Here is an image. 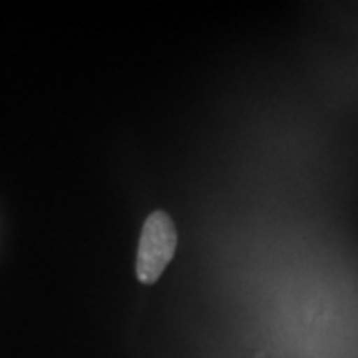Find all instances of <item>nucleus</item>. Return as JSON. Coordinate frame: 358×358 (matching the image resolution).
Returning <instances> with one entry per match:
<instances>
[{"mask_svg": "<svg viewBox=\"0 0 358 358\" xmlns=\"http://www.w3.org/2000/svg\"><path fill=\"white\" fill-rule=\"evenodd\" d=\"M178 247V231L171 217L164 211H155L145 219L140 235L136 273L143 285H154L173 259Z\"/></svg>", "mask_w": 358, "mask_h": 358, "instance_id": "nucleus-1", "label": "nucleus"}]
</instances>
